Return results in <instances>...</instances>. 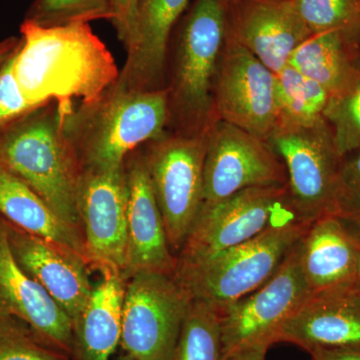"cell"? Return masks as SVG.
Listing matches in <instances>:
<instances>
[{
  "label": "cell",
  "mask_w": 360,
  "mask_h": 360,
  "mask_svg": "<svg viewBox=\"0 0 360 360\" xmlns=\"http://www.w3.org/2000/svg\"><path fill=\"white\" fill-rule=\"evenodd\" d=\"M20 34L13 75L32 105L54 101L65 115L75 99L89 103L117 82L115 59L89 23L44 27L23 20Z\"/></svg>",
  "instance_id": "cell-1"
},
{
  "label": "cell",
  "mask_w": 360,
  "mask_h": 360,
  "mask_svg": "<svg viewBox=\"0 0 360 360\" xmlns=\"http://www.w3.org/2000/svg\"><path fill=\"white\" fill-rule=\"evenodd\" d=\"M226 0H195L172 34L167 59V125L198 136L219 120L214 87L227 40Z\"/></svg>",
  "instance_id": "cell-2"
},
{
  "label": "cell",
  "mask_w": 360,
  "mask_h": 360,
  "mask_svg": "<svg viewBox=\"0 0 360 360\" xmlns=\"http://www.w3.org/2000/svg\"><path fill=\"white\" fill-rule=\"evenodd\" d=\"M61 116L82 170L111 169L122 167L130 151L167 131V90L135 92L113 85Z\"/></svg>",
  "instance_id": "cell-3"
},
{
  "label": "cell",
  "mask_w": 360,
  "mask_h": 360,
  "mask_svg": "<svg viewBox=\"0 0 360 360\" xmlns=\"http://www.w3.org/2000/svg\"><path fill=\"white\" fill-rule=\"evenodd\" d=\"M0 163L84 236L77 207L82 168L56 103L35 108L0 131Z\"/></svg>",
  "instance_id": "cell-4"
},
{
  "label": "cell",
  "mask_w": 360,
  "mask_h": 360,
  "mask_svg": "<svg viewBox=\"0 0 360 360\" xmlns=\"http://www.w3.org/2000/svg\"><path fill=\"white\" fill-rule=\"evenodd\" d=\"M310 224L283 210L250 240L202 262L176 264L174 276L194 300L220 314L266 283Z\"/></svg>",
  "instance_id": "cell-5"
},
{
  "label": "cell",
  "mask_w": 360,
  "mask_h": 360,
  "mask_svg": "<svg viewBox=\"0 0 360 360\" xmlns=\"http://www.w3.org/2000/svg\"><path fill=\"white\" fill-rule=\"evenodd\" d=\"M207 136L208 132L187 136L165 131L141 146L168 245L175 257L202 207Z\"/></svg>",
  "instance_id": "cell-6"
},
{
  "label": "cell",
  "mask_w": 360,
  "mask_h": 360,
  "mask_svg": "<svg viewBox=\"0 0 360 360\" xmlns=\"http://www.w3.org/2000/svg\"><path fill=\"white\" fill-rule=\"evenodd\" d=\"M193 298L174 276L139 272L125 285L124 354L137 360H169Z\"/></svg>",
  "instance_id": "cell-7"
},
{
  "label": "cell",
  "mask_w": 360,
  "mask_h": 360,
  "mask_svg": "<svg viewBox=\"0 0 360 360\" xmlns=\"http://www.w3.org/2000/svg\"><path fill=\"white\" fill-rule=\"evenodd\" d=\"M267 141L285 165L291 212L307 224L328 213L342 156L326 120L302 127L277 124Z\"/></svg>",
  "instance_id": "cell-8"
},
{
  "label": "cell",
  "mask_w": 360,
  "mask_h": 360,
  "mask_svg": "<svg viewBox=\"0 0 360 360\" xmlns=\"http://www.w3.org/2000/svg\"><path fill=\"white\" fill-rule=\"evenodd\" d=\"M285 210H290L288 186L246 188L219 202L202 205L176 264L202 262L250 240Z\"/></svg>",
  "instance_id": "cell-9"
},
{
  "label": "cell",
  "mask_w": 360,
  "mask_h": 360,
  "mask_svg": "<svg viewBox=\"0 0 360 360\" xmlns=\"http://www.w3.org/2000/svg\"><path fill=\"white\" fill-rule=\"evenodd\" d=\"M203 205L252 187L288 186V172L269 141L217 120L208 131Z\"/></svg>",
  "instance_id": "cell-10"
},
{
  "label": "cell",
  "mask_w": 360,
  "mask_h": 360,
  "mask_svg": "<svg viewBox=\"0 0 360 360\" xmlns=\"http://www.w3.org/2000/svg\"><path fill=\"white\" fill-rule=\"evenodd\" d=\"M309 295L297 243L266 283L219 314L222 356L257 343L274 345L277 329Z\"/></svg>",
  "instance_id": "cell-11"
},
{
  "label": "cell",
  "mask_w": 360,
  "mask_h": 360,
  "mask_svg": "<svg viewBox=\"0 0 360 360\" xmlns=\"http://www.w3.org/2000/svg\"><path fill=\"white\" fill-rule=\"evenodd\" d=\"M217 117L269 139L279 120L276 75L227 37L214 87Z\"/></svg>",
  "instance_id": "cell-12"
},
{
  "label": "cell",
  "mask_w": 360,
  "mask_h": 360,
  "mask_svg": "<svg viewBox=\"0 0 360 360\" xmlns=\"http://www.w3.org/2000/svg\"><path fill=\"white\" fill-rule=\"evenodd\" d=\"M127 191L124 163L111 169H84L77 207L92 270L123 274L127 257Z\"/></svg>",
  "instance_id": "cell-13"
},
{
  "label": "cell",
  "mask_w": 360,
  "mask_h": 360,
  "mask_svg": "<svg viewBox=\"0 0 360 360\" xmlns=\"http://www.w3.org/2000/svg\"><path fill=\"white\" fill-rule=\"evenodd\" d=\"M227 4V37L276 75L312 34L292 0H232Z\"/></svg>",
  "instance_id": "cell-14"
},
{
  "label": "cell",
  "mask_w": 360,
  "mask_h": 360,
  "mask_svg": "<svg viewBox=\"0 0 360 360\" xmlns=\"http://www.w3.org/2000/svg\"><path fill=\"white\" fill-rule=\"evenodd\" d=\"M127 202V257L122 277L139 272L174 276L177 257L168 245L167 231L156 200L142 148L130 151L124 160Z\"/></svg>",
  "instance_id": "cell-15"
},
{
  "label": "cell",
  "mask_w": 360,
  "mask_h": 360,
  "mask_svg": "<svg viewBox=\"0 0 360 360\" xmlns=\"http://www.w3.org/2000/svg\"><path fill=\"white\" fill-rule=\"evenodd\" d=\"M6 224L14 257L68 314L73 326L86 307L94 288L89 279V264L72 251L23 231L7 220Z\"/></svg>",
  "instance_id": "cell-16"
},
{
  "label": "cell",
  "mask_w": 360,
  "mask_h": 360,
  "mask_svg": "<svg viewBox=\"0 0 360 360\" xmlns=\"http://www.w3.org/2000/svg\"><path fill=\"white\" fill-rule=\"evenodd\" d=\"M0 314L25 321L52 347L73 359V326L68 314L14 257L6 219L0 215Z\"/></svg>",
  "instance_id": "cell-17"
},
{
  "label": "cell",
  "mask_w": 360,
  "mask_h": 360,
  "mask_svg": "<svg viewBox=\"0 0 360 360\" xmlns=\"http://www.w3.org/2000/svg\"><path fill=\"white\" fill-rule=\"evenodd\" d=\"M276 342L292 343L307 352L360 345L359 288L310 292L277 329Z\"/></svg>",
  "instance_id": "cell-18"
},
{
  "label": "cell",
  "mask_w": 360,
  "mask_h": 360,
  "mask_svg": "<svg viewBox=\"0 0 360 360\" xmlns=\"http://www.w3.org/2000/svg\"><path fill=\"white\" fill-rule=\"evenodd\" d=\"M189 0H139L136 30L115 86L135 92L167 86L168 46Z\"/></svg>",
  "instance_id": "cell-19"
},
{
  "label": "cell",
  "mask_w": 360,
  "mask_h": 360,
  "mask_svg": "<svg viewBox=\"0 0 360 360\" xmlns=\"http://www.w3.org/2000/svg\"><path fill=\"white\" fill-rule=\"evenodd\" d=\"M360 232L331 213L314 220L298 241L310 292L359 288Z\"/></svg>",
  "instance_id": "cell-20"
},
{
  "label": "cell",
  "mask_w": 360,
  "mask_h": 360,
  "mask_svg": "<svg viewBox=\"0 0 360 360\" xmlns=\"http://www.w3.org/2000/svg\"><path fill=\"white\" fill-rule=\"evenodd\" d=\"M73 324V360H110L120 345L127 281L106 269Z\"/></svg>",
  "instance_id": "cell-21"
},
{
  "label": "cell",
  "mask_w": 360,
  "mask_h": 360,
  "mask_svg": "<svg viewBox=\"0 0 360 360\" xmlns=\"http://www.w3.org/2000/svg\"><path fill=\"white\" fill-rule=\"evenodd\" d=\"M0 215L23 231L77 253L90 266L84 236L59 219L41 196L1 163Z\"/></svg>",
  "instance_id": "cell-22"
},
{
  "label": "cell",
  "mask_w": 360,
  "mask_h": 360,
  "mask_svg": "<svg viewBox=\"0 0 360 360\" xmlns=\"http://www.w3.org/2000/svg\"><path fill=\"white\" fill-rule=\"evenodd\" d=\"M288 65L321 84L330 98L359 79L360 46L341 33H314L293 51Z\"/></svg>",
  "instance_id": "cell-23"
},
{
  "label": "cell",
  "mask_w": 360,
  "mask_h": 360,
  "mask_svg": "<svg viewBox=\"0 0 360 360\" xmlns=\"http://www.w3.org/2000/svg\"><path fill=\"white\" fill-rule=\"evenodd\" d=\"M278 124L310 125L323 118L329 96L314 80L290 65L276 75Z\"/></svg>",
  "instance_id": "cell-24"
},
{
  "label": "cell",
  "mask_w": 360,
  "mask_h": 360,
  "mask_svg": "<svg viewBox=\"0 0 360 360\" xmlns=\"http://www.w3.org/2000/svg\"><path fill=\"white\" fill-rule=\"evenodd\" d=\"M219 315L206 303L194 300L169 360H221Z\"/></svg>",
  "instance_id": "cell-25"
},
{
  "label": "cell",
  "mask_w": 360,
  "mask_h": 360,
  "mask_svg": "<svg viewBox=\"0 0 360 360\" xmlns=\"http://www.w3.org/2000/svg\"><path fill=\"white\" fill-rule=\"evenodd\" d=\"M292 1L312 34L338 32L360 46V0Z\"/></svg>",
  "instance_id": "cell-26"
},
{
  "label": "cell",
  "mask_w": 360,
  "mask_h": 360,
  "mask_svg": "<svg viewBox=\"0 0 360 360\" xmlns=\"http://www.w3.org/2000/svg\"><path fill=\"white\" fill-rule=\"evenodd\" d=\"M112 18L110 0H34L25 20L53 27L101 20L111 22Z\"/></svg>",
  "instance_id": "cell-27"
},
{
  "label": "cell",
  "mask_w": 360,
  "mask_h": 360,
  "mask_svg": "<svg viewBox=\"0 0 360 360\" xmlns=\"http://www.w3.org/2000/svg\"><path fill=\"white\" fill-rule=\"evenodd\" d=\"M0 360H73L46 342L25 321L0 314Z\"/></svg>",
  "instance_id": "cell-28"
},
{
  "label": "cell",
  "mask_w": 360,
  "mask_h": 360,
  "mask_svg": "<svg viewBox=\"0 0 360 360\" xmlns=\"http://www.w3.org/2000/svg\"><path fill=\"white\" fill-rule=\"evenodd\" d=\"M323 118L341 156L360 148V77L347 91L329 98Z\"/></svg>",
  "instance_id": "cell-29"
},
{
  "label": "cell",
  "mask_w": 360,
  "mask_h": 360,
  "mask_svg": "<svg viewBox=\"0 0 360 360\" xmlns=\"http://www.w3.org/2000/svg\"><path fill=\"white\" fill-rule=\"evenodd\" d=\"M328 213L360 232V148L341 158Z\"/></svg>",
  "instance_id": "cell-30"
},
{
  "label": "cell",
  "mask_w": 360,
  "mask_h": 360,
  "mask_svg": "<svg viewBox=\"0 0 360 360\" xmlns=\"http://www.w3.org/2000/svg\"><path fill=\"white\" fill-rule=\"evenodd\" d=\"M16 52L0 70V131L30 111L40 108L28 103L18 86L13 75Z\"/></svg>",
  "instance_id": "cell-31"
},
{
  "label": "cell",
  "mask_w": 360,
  "mask_h": 360,
  "mask_svg": "<svg viewBox=\"0 0 360 360\" xmlns=\"http://www.w3.org/2000/svg\"><path fill=\"white\" fill-rule=\"evenodd\" d=\"M137 2L139 0H110L113 13L111 23L127 51L131 46L135 37Z\"/></svg>",
  "instance_id": "cell-32"
},
{
  "label": "cell",
  "mask_w": 360,
  "mask_h": 360,
  "mask_svg": "<svg viewBox=\"0 0 360 360\" xmlns=\"http://www.w3.org/2000/svg\"><path fill=\"white\" fill-rule=\"evenodd\" d=\"M311 360H360V345L331 348H314Z\"/></svg>",
  "instance_id": "cell-33"
},
{
  "label": "cell",
  "mask_w": 360,
  "mask_h": 360,
  "mask_svg": "<svg viewBox=\"0 0 360 360\" xmlns=\"http://www.w3.org/2000/svg\"><path fill=\"white\" fill-rule=\"evenodd\" d=\"M270 347L271 345L265 342L248 345L224 355L221 360H266L267 350Z\"/></svg>",
  "instance_id": "cell-34"
},
{
  "label": "cell",
  "mask_w": 360,
  "mask_h": 360,
  "mask_svg": "<svg viewBox=\"0 0 360 360\" xmlns=\"http://www.w3.org/2000/svg\"><path fill=\"white\" fill-rule=\"evenodd\" d=\"M20 37H11L0 41V70L20 46Z\"/></svg>",
  "instance_id": "cell-35"
},
{
  "label": "cell",
  "mask_w": 360,
  "mask_h": 360,
  "mask_svg": "<svg viewBox=\"0 0 360 360\" xmlns=\"http://www.w3.org/2000/svg\"><path fill=\"white\" fill-rule=\"evenodd\" d=\"M116 360H137V359H135L134 357L130 356L129 354H123L120 355V356L118 357V359Z\"/></svg>",
  "instance_id": "cell-36"
},
{
  "label": "cell",
  "mask_w": 360,
  "mask_h": 360,
  "mask_svg": "<svg viewBox=\"0 0 360 360\" xmlns=\"http://www.w3.org/2000/svg\"><path fill=\"white\" fill-rule=\"evenodd\" d=\"M359 288L360 292V248H359Z\"/></svg>",
  "instance_id": "cell-37"
},
{
  "label": "cell",
  "mask_w": 360,
  "mask_h": 360,
  "mask_svg": "<svg viewBox=\"0 0 360 360\" xmlns=\"http://www.w3.org/2000/svg\"><path fill=\"white\" fill-rule=\"evenodd\" d=\"M226 1H227V4H229V2L232 1V0H226Z\"/></svg>",
  "instance_id": "cell-38"
}]
</instances>
